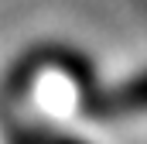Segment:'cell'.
<instances>
[{"label":"cell","mask_w":147,"mask_h":144,"mask_svg":"<svg viewBox=\"0 0 147 144\" xmlns=\"http://www.w3.org/2000/svg\"><path fill=\"white\" fill-rule=\"evenodd\" d=\"M10 103L45 120H72L92 100V72L86 55L62 45H38L7 75Z\"/></svg>","instance_id":"cell-1"},{"label":"cell","mask_w":147,"mask_h":144,"mask_svg":"<svg viewBox=\"0 0 147 144\" xmlns=\"http://www.w3.org/2000/svg\"><path fill=\"white\" fill-rule=\"evenodd\" d=\"M113 110H127V113H147V72H137L130 75L116 93L110 96Z\"/></svg>","instance_id":"cell-2"}]
</instances>
